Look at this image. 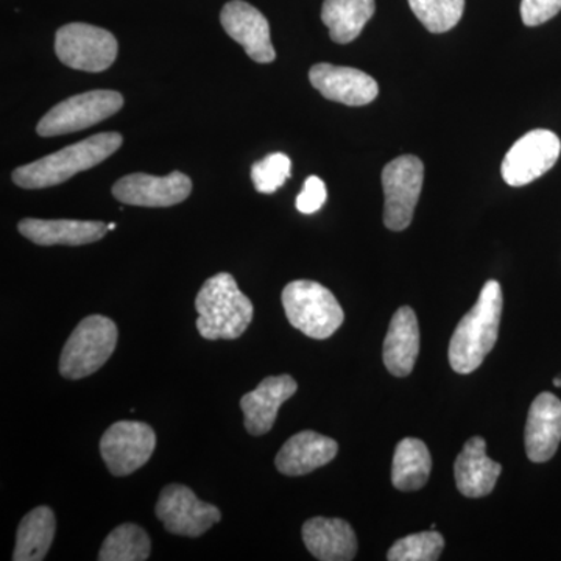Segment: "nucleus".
I'll return each instance as SVG.
<instances>
[{"mask_svg": "<svg viewBox=\"0 0 561 561\" xmlns=\"http://www.w3.org/2000/svg\"><path fill=\"white\" fill-rule=\"evenodd\" d=\"M561 142L556 133L534 130L513 144L502 161V179L508 186L522 187L551 171L559 161Z\"/></svg>", "mask_w": 561, "mask_h": 561, "instance_id": "nucleus-11", "label": "nucleus"}, {"mask_svg": "<svg viewBox=\"0 0 561 561\" xmlns=\"http://www.w3.org/2000/svg\"><path fill=\"white\" fill-rule=\"evenodd\" d=\"M432 457L430 449L419 438H404L394 449L391 483L400 491L423 489L430 481Z\"/></svg>", "mask_w": 561, "mask_h": 561, "instance_id": "nucleus-24", "label": "nucleus"}, {"mask_svg": "<svg viewBox=\"0 0 561 561\" xmlns=\"http://www.w3.org/2000/svg\"><path fill=\"white\" fill-rule=\"evenodd\" d=\"M108 230L110 231L116 230V224H110L108 225Z\"/></svg>", "mask_w": 561, "mask_h": 561, "instance_id": "nucleus-32", "label": "nucleus"}, {"mask_svg": "<svg viewBox=\"0 0 561 561\" xmlns=\"http://www.w3.org/2000/svg\"><path fill=\"white\" fill-rule=\"evenodd\" d=\"M423 162L413 154L397 158L383 168V224L390 231H404L411 227L423 190Z\"/></svg>", "mask_w": 561, "mask_h": 561, "instance_id": "nucleus-8", "label": "nucleus"}, {"mask_svg": "<svg viewBox=\"0 0 561 561\" xmlns=\"http://www.w3.org/2000/svg\"><path fill=\"white\" fill-rule=\"evenodd\" d=\"M124 98L117 91L98 90L73 95L44 114L36 131L43 138L69 135L94 127L119 113Z\"/></svg>", "mask_w": 561, "mask_h": 561, "instance_id": "nucleus-6", "label": "nucleus"}, {"mask_svg": "<svg viewBox=\"0 0 561 561\" xmlns=\"http://www.w3.org/2000/svg\"><path fill=\"white\" fill-rule=\"evenodd\" d=\"M561 11V0H523L522 18L527 27H537L557 16Z\"/></svg>", "mask_w": 561, "mask_h": 561, "instance_id": "nucleus-29", "label": "nucleus"}, {"mask_svg": "<svg viewBox=\"0 0 561 561\" xmlns=\"http://www.w3.org/2000/svg\"><path fill=\"white\" fill-rule=\"evenodd\" d=\"M327 198L328 192L323 180L312 175L302 184V190L295 205H297V209L300 210L301 214H313L323 208Z\"/></svg>", "mask_w": 561, "mask_h": 561, "instance_id": "nucleus-30", "label": "nucleus"}, {"mask_svg": "<svg viewBox=\"0 0 561 561\" xmlns=\"http://www.w3.org/2000/svg\"><path fill=\"white\" fill-rule=\"evenodd\" d=\"M116 323L108 317L90 316L77 324L61 351L62 378L77 381L101 370L116 350Z\"/></svg>", "mask_w": 561, "mask_h": 561, "instance_id": "nucleus-5", "label": "nucleus"}, {"mask_svg": "<svg viewBox=\"0 0 561 561\" xmlns=\"http://www.w3.org/2000/svg\"><path fill=\"white\" fill-rule=\"evenodd\" d=\"M157 448V434L140 421H117L105 431L101 440L102 459L117 478L142 468Z\"/></svg>", "mask_w": 561, "mask_h": 561, "instance_id": "nucleus-9", "label": "nucleus"}, {"mask_svg": "<svg viewBox=\"0 0 561 561\" xmlns=\"http://www.w3.org/2000/svg\"><path fill=\"white\" fill-rule=\"evenodd\" d=\"M154 513L169 534L191 538L202 537L221 519L216 505L198 500L190 486L180 483L162 489Z\"/></svg>", "mask_w": 561, "mask_h": 561, "instance_id": "nucleus-10", "label": "nucleus"}, {"mask_svg": "<svg viewBox=\"0 0 561 561\" xmlns=\"http://www.w3.org/2000/svg\"><path fill=\"white\" fill-rule=\"evenodd\" d=\"M122 146L119 133H99L73 146L47 154L32 164L22 165L13 172L14 184L22 190H44L58 186L77 173L90 171L101 164Z\"/></svg>", "mask_w": 561, "mask_h": 561, "instance_id": "nucleus-3", "label": "nucleus"}, {"mask_svg": "<svg viewBox=\"0 0 561 561\" xmlns=\"http://www.w3.org/2000/svg\"><path fill=\"white\" fill-rule=\"evenodd\" d=\"M291 175V161L287 154L272 153L264 160L254 162L251 180L261 194H275Z\"/></svg>", "mask_w": 561, "mask_h": 561, "instance_id": "nucleus-28", "label": "nucleus"}, {"mask_svg": "<svg viewBox=\"0 0 561 561\" xmlns=\"http://www.w3.org/2000/svg\"><path fill=\"white\" fill-rule=\"evenodd\" d=\"M55 51L62 65L84 72H103L116 61L119 44L113 33L73 22L55 35Z\"/></svg>", "mask_w": 561, "mask_h": 561, "instance_id": "nucleus-7", "label": "nucleus"}, {"mask_svg": "<svg viewBox=\"0 0 561 561\" xmlns=\"http://www.w3.org/2000/svg\"><path fill=\"white\" fill-rule=\"evenodd\" d=\"M220 22L225 32L241 44L251 60L262 65L275 61L271 25L260 10L243 0H231L221 10Z\"/></svg>", "mask_w": 561, "mask_h": 561, "instance_id": "nucleus-13", "label": "nucleus"}, {"mask_svg": "<svg viewBox=\"0 0 561 561\" xmlns=\"http://www.w3.org/2000/svg\"><path fill=\"white\" fill-rule=\"evenodd\" d=\"M501 471V463L486 456V443L482 437H472L465 443L454 463L457 489L467 497L489 496Z\"/></svg>", "mask_w": 561, "mask_h": 561, "instance_id": "nucleus-18", "label": "nucleus"}, {"mask_svg": "<svg viewBox=\"0 0 561 561\" xmlns=\"http://www.w3.org/2000/svg\"><path fill=\"white\" fill-rule=\"evenodd\" d=\"M151 541L149 534L136 524H122L103 541L101 561H144L149 559Z\"/></svg>", "mask_w": 561, "mask_h": 561, "instance_id": "nucleus-25", "label": "nucleus"}, {"mask_svg": "<svg viewBox=\"0 0 561 561\" xmlns=\"http://www.w3.org/2000/svg\"><path fill=\"white\" fill-rule=\"evenodd\" d=\"M416 20L431 33H445L459 24L465 0H409Z\"/></svg>", "mask_w": 561, "mask_h": 561, "instance_id": "nucleus-26", "label": "nucleus"}, {"mask_svg": "<svg viewBox=\"0 0 561 561\" xmlns=\"http://www.w3.org/2000/svg\"><path fill=\"white\" fill-rule=\"evenodd\" d=\"M375 11V0H324L321 21L334 43L348 44L360 35Z\"/></svg>", "mask_w": 561, "mask_h": 561, "instance_id": "nucleus-23", "label": "nucleus"}, {"mask_svg": "<svg viewBox=\"0 0 561 561\" xmlns=\"http://www.w3.org/2000/svg\"><path fill=\"white\" fill-rule=\"evenodd\" d=\"M311 84L328 101L346 106H365L379 94L376 80L359 69L319 62L309 70Z\"/></svg>", "mask_w": 561, "mask_h": 561, "instance_id": "nucleus-14", "label": "nucleus"}, {"mask_svg": "<svg viewBox=\"0 0 561 561\" xmlns=\"http://www.w3.org/2000/svg\"><path fill=\"white\" fill-rule=\"evenodd\" d=\"M297 381L289 375L268 376L257 389L243 394L241 409L245 416V430L260 437L272 431L280 405L297 393Z\"/></svg>", "mask_w": 561, "mask_h": 561, "instance_id": "nucleus-15", "label": "nucleus"}, {"mask_svg": "<svg viewBox=\"0 0 561 561\" xmlns=\"http://www.w3.org/2000/svg\"><path fill=\"white\" fill-rule=\"evenodd\" d=\"M302 541L321 561H350L357 553V538L350 523L339 518L309 519L302 526Z\"/></svg>", "mask_w": 561, "mask_h": 561, "instance_id": "nucleus-21", "label": "nucleus"}, {"mask_svg": "<svg viewBox=\"0 0 561 561\" xmlns=\"http://www.w3.org/2000/svg\"><path fill=\"white\" fill-rule=\"evenodd\" d=\"M18 230L36 245L80 247L101 241L108 230L103 221L24 219Z\"/></svg>", "mask_w": 561, "mask_h": 561, "instance_id": "nucleus-20", "label": "nucleus"}, {"mask_svg": "<svg viewBox=\"0 0 561 561\" xmlns=\"http://www.w3.org/2000/svg\"><path fill=\"white\" fill-rule=\"evenodd\" d=\"M337 442L332 438L313 431H302L284 443L275 463L280 474L297 478L330 463L337 456Z\"/></svg>", "mask_w": 561, "mask_h": 561, "instance_id": "nucleus-17", "label": "nucleus"}, {"mask_svg": "<svg viewBox=\"0 0 561 561\" xmlns=\"http://www.w3.org/2000/svg\"><path fill=\"white\" fill-rule=\"evenodd\" d=\"M502 289L491 279L482 287L474 308L461 319L449 343V362L454 371L468 375L478 370L494 348L500 334Z\"/></svg>", "mask_w": 561, "mask_h": 561, "instance_id": "nucleus-1", "label": "nucleus"}, {"mask_svg": "<svg viewBox=\"0 0 561 561\" xmlns=\"http://www.w3.org/2000/svg\"><path fill=\"white\" fill-rule=\"evenodd\" d=\"M420 354V328L416 313L402 306L391 317L389 332L383 342V364L397 378L411 375Z\"/></svg>", "mask_w": 561, "mask_h": 561, "instance_id": "nucleus-19", "label": "nucleus"}, {"mask_svg": "<svg viewBox=\"0 0 561 561\" xmlns=\"http://www.w3.org/2000/svg\"><path fill=\"white\" fill-rule=\"evenodd\" d=\"M445 549V538L438 531H421L394 541L387 560L390 561H435Z\"/></svg>", "mask_w": 561, "mask_h": 561, "instance_id": "nucleus-27", "label": "nucleus"}, {"mask_svg": "<svg viewBox=\"0 0 561 561\" xmlns=\"http://www.w3.org/2000/svg\"><path fill=\"white\" fill-rule=\"evenodd\" d=\"M280 300L291 327L317 341L330 339L345 320L337 298L316 280H291L284 287Z\"/></svg>", "mask_w": 561, "mask_h": 561, "instance_id": "nucleus-4", "label": "nucleus"}, {"mask_svg": "<svg viewBox=\"0 0 561 561\" xmlns=\"http://www.w3.org/2000/svg\"><path fill=\"white\" fill-rule=\"evenodd\" d=\"M192 192L190 176L179 171L168 176H153L147 173H131L117 181L113 195L124 205L144 208H169L186 201Z\"/></svg>", "mask_w": 561, "mask_h": 561, "instance_id": "nucleus-12", "label": "nucleus"}, {"mask_svg": "<svg viewBox=\"0 0 561 561\" xmlns=\"http://www.w3.org/2000/svg\"><path fill=\"white\" fill-rule=\"evenodd\" d=\"M57 531L55 513L47 505L33 508L22 518L16 531L14 561H41L46 559Z\"/></svg>", "mask_w": 561, "mask_h": 561, "instance_id": "nucleus-22", "label": "nucleus"}, {"mask_svg": "<svg viewBox=\"0 0 561 561\" xmlns=\"http://www.w3.org/2000/svg\"><path fill=\"white\" fill-rule=\"evenodd\" d=\"M197 330L206 341H236L253 320V302L231 273H217L206 279L197 298Z\"/></svg>", "mask_w": 561, "mask_h": 561, "instance_id": "nucleus-2", "label": "nucleus"}, {"mask_svg": "<svg viewBox=\"0 0 561 561\" xmlns=\"http://www.w3.org/2000/svg\"><path fill=\"white\" fill-rule=\"evenodd\" d=\"M561 442V401L545 391L531 402L526 424L527 457L545 463L556 456Z\"/></svg>", "mask_w": 561, "mask_h": 561, "instance_id": "nucleus-16", "label": "nucleus"}, {"mask_svg": "<svg viewBox=\"0 0 561 561\" xmlns=\"http://www.w3.org/2000/svg\"><path fill=\"white\" fill-rule=\"evenodd\" d=\"M553 386L561 387V378L553 379Z\"/></svg>", "mask_w": 561, "mask_h": 561, "instance_id": "nucleus-31", "label": "nucleus"}]
</instances>
